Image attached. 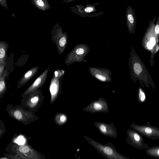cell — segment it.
I'll use <instances>...</instances> for the list:
<instances>
[{
    "mask_svg": "<svg viewBox=\"0 0 159 159\" xmlns=\"http://www.w3.org/2000/svg\"><path fill=\"white\" fill-rule=\"evenodd\" d=\"M130 75L132 80L137 81L144 87L150 88V85L155 90V86L144 63L137 54L132 47L129 60Z\"/></svg>",
    "mask_w": 159,
    "mask_h": 159,
    "instance_id": "cell-1",
    "label": "cell"
},
{
    "mask_svg": "<svg viewBox=\"0 0 159 159\" xmlns=\"http://www.w3.org/2000/svg\"><path fill=\"white\" fill-rule=\"evenodd\" d=\"M83 138L103 157L108 159H131L119 152L109 142L103 144L86 135Z\"/></svg>",
    "mask_w": 159,
    "mask_h": 159,
    "instance_id": "cell-2",
    "label": "cell"
},
{
    "mask_svg": "<svg viewBox=\"0 0 159 159\" xmlns=\"http://www.w3.org/2000/svg\"><path fill=\"white\" fill-rule=\"evenodd\" d=\"M90 50L89 46L86 44L79 43L76 45L67 55L65 63L68 66L76 62L84 61L85 57Z\"/></svg>",
    "mask_w": 159,
    "mask_h": 159,
    "instance_id": "cell-3",
    "label": "cell"
},
{
    "mask_svg": "<svg viewBox=\"0 0 159 159\" xmlns=\"http://www.w3.org/2000/svg\"><path fill=\"white\" fill-rule=\"evenodd\" d=\"M156 19V18L155 17L150 21L149 26L146 30L142 42L144 48L150 51L152 54L154 53V52H156L155 47L157 45L156 43L158 42L159 37L156 34L154 31V22Z\"/></svg>",
    "mask_w": 159,
    "mask_h": 159,
    "instance_id": "cell-4",
    "label": "cell"
},
{
    "mask_svg": "<svg viewBox=\"0 0 159 159\" xmlns=\"http://www.w3.org/2000/svg\"><path fill=\"white\" fill-rule=\"evenodd\" d=\"M129 126L142 136L148 139H159V128L151 125L149 121L143 125H139L133 122Z\"/></svg>",
    "mask_w": 159,
    "mask_h": 159,
    "instance_id": "cell-5",
    "label": "cell"
},
{
    "mask_svg": "<svg viewBox=\"0 0 159 159\" xmlns=\"http://www.w3.org/2000/svg\"><path fill=\"white\" fill-rule=\"evenodd\" d=\"M127 137L126 142L131 146L139 149H146L148 145L144 142L143 136L133 129H129L126 131Z\"/></svg>",
    "mask_w": 159,
    "mask_h": 159,
    "instance_id": "cell-6",
    "label": "cell"
},
{
    "mask_svg": "<svg viewBox=\"0 0 159 159\" xmlns=\"http://www.w3.org/2000/svg\"><path fill=\"white\" fill-rule=\"evenodd\" d=\"M65 71L57 69L54 72L49 86L51 95V102L52 103L57 98L61 85V79L64 75Z\"/></svg>",
    "mask_w": 159,
    "mask_h": 159,
    "instance_id": "cell-7",
    "label": "cell"
},
{
    "mask_svg": "<svg viewBox=\"0 0 159 159\" xmlns=\"http://www.w3.org/2000/svg\"><path fill=\"white\" fill-rule=\"evenodd\" d=\"M52 41L55 43L59 55L65 51L68 42V37L66 32H62L61 28L57 29L52 32Z\"/></svg>",
    "mask_w": 159,
    "mask_h": 159,
    "instance_id": "cell-8",
    "label": "cell"
},
{
    "mask_svg": "<svg viewBox=\"0 0 159 159\" xmlns=\"http://www.w3.org/2000/svg\"><path fill=\"white\" fill-rule=\"evenodd\" d=\"M83 111L92 113L109 112L108 104L104 98L100 97L98 99L91 102L83 109Z\"/></svg>",
    "mask_w": 159,
    "mask_h": 159,
    "instance_id": "cell-9",
    "label": "cell"
},
{
    "mask_svg": "<svg viewBox=\"0 0 159 159\" xmlns=\"http://www.w3.org/2000/svg\"><path fill=\"white\" fill-rule=\"evenodd\" d=\"M88 70L91 75L100 82H107L112 81V72L107 68L91 67Z\"/></svg>",
    "mask_w": 159,
    "mask_h": 159,
    "instance_id": "cell-10",
    "label": "cell"
},
{
    "mask_svg": "<svg viewBox=\"0 0 159 159\" xmlns=\"http://www.w3.org/2000/svg\"><path fill=\"white\" fill-rule=\"evenodd\" d=\"M100 134L105 137H109L116 139L118 133L114 124L111 122L107 124L103 122L95 121L93 123Z\"/></svg>",
    "mask_w": 159,
    "mask_h": 159,
    "instance_id": "cell-11",
    "label": "cell"
},
{
    "mask_svg": "<svg viewBox=\"0 0 159 159\" xmlns=\"http://www.w3.org/2000/svg\"><path fill=\"white\" fill-rule=\"evenodd\" d=\"M126 24L129 32L134 34L137 23L135 10L132 7L129 5L125 13Z\"/></svg>",
    "mask_w": 159,
    "mask_h": 159,
    "instance_id": "cell-12",
    "label": "cell"
},
{
    "mask_svg": "<svg viewBox=\"0 0 159 159\" xmlns=\"http://www.w3.org/2000/svg\"><path fill=\"white\" fill-rule=\"evenodd\" d=\"M51 67V66L48 67L36 79L25 92L24 95L31 93L43 85L46 81L48 72Z\"/></svg>",
    "mask_w": 159,
    "mask_h": 159,
    "instance_id": "cell-13",
    "label": "cell"
},
{
    "mask_svg": "<svg viewBox=\"0 0 159 159\" xmlns=\"http://www.w3.org/2000/svg\"><path fill=\"white\" fill-rule=\"evenodd\" d=\"M97 3L87 5L85 6L81 5L76 6L77 9V14L80 16H89L88 15H94L93 13H95L97 11L96 8ZM96 14V13H95Z\"/></svg>",
    "mask_w": 159,
    "mask_h": 159,
    "instance_id": "cell-14",
    "label": "cell"
},
{
    "mask_svg": "<svg viewBox=\"0 0 159 159\" xmlns=\"http://www.w3.org/2000/svg\"><path fill=\"white\" fill-rule=\"evenodd\" d=\"M39 66H36L31 68L28 70L22 76L19 81L18 88L23 86L36 74L39 69Z\"/></svg>",
    "mask_w": 159,
    "mask_h": 159,
    "instance_id": "cell-15",
    "label": "cell"
},
{
    "mask_svg": "<svg viewBox=\"0 0 159 159\" xmlns=\"http://www.w3.org/2000/svg\"><path fill=\"white\" fill-rule=\"evenodd\" d=\"M8 44L4 41H0V65H6V61Z\"/></svg>",
    "mask_w": 159,
    "mask_h": 159,
    "instance_id": "cell-16",
    "label": "cell"
},
{
    "mask_svg": "<svg viewBox=\"0 0 159 159\" xmlns=\"http://www.w3.org/2000/svg\"><path fill=\"white\" fill-rule=\"evenodd\" d=\"M145 152L148 156L159 159V146L148 147L145 149Z\"/></svg>",
    "mask_w": 159,
    "mask_h": 159,
    "instance_id": "cell-17",
    "label": "cell"
},
{
    "mask_svg": "<svg viewBox=\"0 0 159 159\" xmlns=\"http://www.w3.org/2000/svg\"><path fill=\"white\" fill-rule=\"evenodd\" d=\"M19 150L21 153L29 157V158H34L33 157L34 156L32 154H34L33 151L28 146L22 145L19 147Z\"/></svg>",
    "mask_w": 159,
    "mask_h": 159,
    "instance_id": "cell-18",
    "label": "cell"
},
{
    "mask_svg": "<svg viewBox=\"0 0 159 159\" xmlns=\"http://www.w3.org/2000/svg\"><path fill=\"white\" fill-rule=\"evenodd\" d=\"M7 75V70H4V72L0 77V94L1 95L6 91V78Z\"/></svg>",
    "mask_w": 159,
    "mask_h": 159,
    "instance_id": "cell-19",
    "label": "cell"
},
{
    "mask_svg": "<svg viewBox=\"0 0 159 159\" xmlns=\"http://www.w3.org/2000/svg\"><path fill=\"white\" fill-rule=\"evenodd\" d=\"M33 2L41 10L47 9L49 6L46 0H33Z\"/></svg>",
    "mask_w": 159,
    "mask_h": 159,
    "instance_id": "cell-20",
    "label": "cell"
},
{
    "mask_svg": "<svg viewBox=\"0 0 159 159\" xmlns=\"http://www.w3.org/2000/svg\"><path fill=\"white\" fill-rule=\"evenodd\" d=\"M146 99V96L145 92L143 89L139 87L138 88L137 95V99L140 103H143L145 102Z\"/></svg>",
    "mask_w": 159,
    "mask_h": 159,
    "instance_id": "cell-21",
    "label": "cell"
},
{
    "mask_svg": "<svg viewBox=\"0 0 159 159\" xmlns=\"http://www.w3.org/2000/svg\"><path fill=\"white\" fill-rule=\"evenodd\" d=\"M56 120L57 123L61 125L64 124L66 122L67 120L66 116L63 114L58 115L56 117Z\"/></svg>",
    "mask_w": 159,
    "mask_h": 159,
    "instance_id": "cell-22",
    "label": "cell"
},
{
    "mask_svg": "<svg viewBox=\"0 0 159 159\" xmlns=\"http://www.w3.org/2000/svg\"><path fill=\"white\" fill-rule=\"evenodd\" d=\"M14 142L19 145H24L26 142V140L24 136L20 135L15 139Z\"/></svg>",
    "mask_w": 159,
    "mask_h": 159,
    "instance_id": "cell-23",
    "label": "cell"
},
{
    "mask_svg": "<svg viewBox=\"0 0 159 159\" xmlns=\"http://www.w3.org/2000/svg\"><path fill=\"white\" fill-rule=\"evenodd\" d=\"M13 116L16 119L19 120H20L23 118L22 113L19 110H15L14 111Z\"/></svg>",
    "mask_w": 159,
    "mask_h": 159,
    "instance_id": "cell-24",
    "label": "cell"
},
{
    "mask_svg": "<svg viewBox=\"0 0 159 159\" xmlns=\"http://www.w3.org/2000/svg\"><path fill=\"white\" fill-rule=\"evenodd\" d=\"M39 100V98L38 96H35L30 99V106H34L36 104Z\"/></svg>",
    "mask_w": 159,
    "mask_h": 159,
    "instance_id": "cell-25",
    "label": "cell"
},
{
    "mask_svg": "<svg viewBox=\"0 0 159 159\" xmlns=\"http://www.w3.org/2000/svg\"><path fill=\"white\" fill-rule=\"evenodd\" d=\"M154 31L156 34L159 37V16L157 19L154 28Z\"/></svg>",
    "mask_w": 159,
    "mask_h": 159,
    "instance_id": "cell-26",
    "label": "cell"
},
{
    "mask_svg": "<svg viewBox=\"0 0 159 159\" xmlns=\"http://www.w3.org/2000/svg\"><path fill=\"white\" fill-rule=\"evenodd\" d=\"M1 5L3 7L7 8V5L6 0H0Z\"/></svg>",
    "mask_w": 159,
    "mask_h": 159,
    "instance_id": "cell-27",
    "label": "cell"
},
{
    "mask_svg": "<svg viewBox=\"0 0 159 159\" xmlns=\"http://www.w3.org/2000/svg\"><path fill=\"white\" fill-rule=\"evenodd\" d=\"M5 66L3 65H0V77L2 75L4 71Z\"/></svg>",
    "mask_w": 159,
    "mask_h": 159,
    "instance_id": "cell-28",
    "label": "cell"
},
{
    "mask_svg": "<svg viewBox=\"0 0 159 159\" xmlns=\"http://www.w3.org/2000/svg\"><path fill=\"white\" fill-rule=\"evenodd\" d=\"M76 0H66L65 2H66L68 3L70 2H72L73 1H76Z\"/></svg>",
    "mask_w": 159,
    "mask_h": 159,
    "instance_id": "cell-29",
    "label": "cell"
},
{
    "mask_svg": "<svg viewBox=\"0 0 159 159\" xmlns=\"http://www.w3.org/2000/svg\"><path fill=\"white\" fill-rule=\"evenodd\" d=\"M1 159H7V158H6V157H4V158H2Z\"/></svg>",
    "mask_w": 159,
    "mask_h": 159,
    "instance_id": "cell-30",
    "label": "cell"
}]
</instances>
